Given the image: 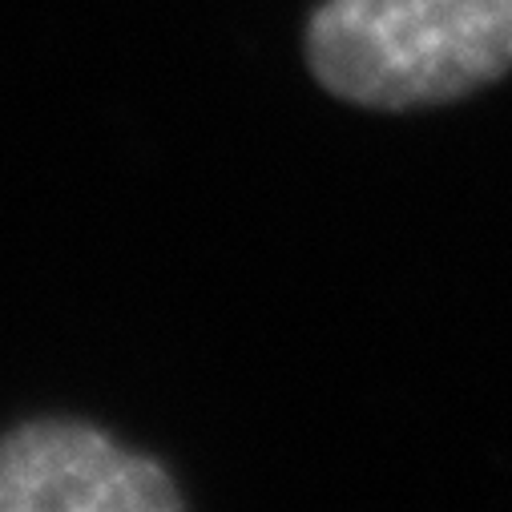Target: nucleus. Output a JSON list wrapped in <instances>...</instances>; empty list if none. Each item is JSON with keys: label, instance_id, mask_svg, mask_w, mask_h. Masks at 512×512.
Wrapping results in <instances>:
<instances>
[{"label": "nucleus", "instance_id": "f03ea898", "mask_svg": "<svg viewBox=\"0 0 512 512\" xmlns=\"http://www.w3.org/2000/svg\"><path fill=\"white\" fill-rule=\"evenodd\" d=\"M174 480L89 424L37 420L0 440V512H162Z\"/></svg>", "mask_w": 512, "mask_h": 512}, {"label": "nucleus", "instance_id": "f257e3e1", "mask_svg": "<svg viewBox=\"0 0 512 512\" xmlns=\"http://www.w3.org/2000/svg\"><path fill=\"white\" fill-rule=\"evenodd\" d=\"M307 65L359 109H440L512 73V0H323Z\"/></svg>", "mask_w": 512, "mask_h": 512}]
</instances>
